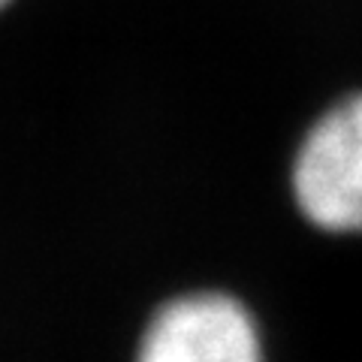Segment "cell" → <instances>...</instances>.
Here are the masks:
<instances>
[{
    "label": "cell",
    "mask_w": 362,
    "mask_h": 362,
    "mask_svg": "<svg viewBox=\"0 0 362 362\" xmlns=\"http://www.w3.org/2000/svg\"><path fill=\"white\" fill-rule=\"evenodd\" d=\"M290 181L311 226L335 235L362 233V90L341 97L308 127Z\"/></svg>",
    "instance_id": "cell-1"
},
{
    "label": "cell",
    "mask_w": 362,
    "mask_h": 362,
    "mask_svg": "<svg viewBox=\"0 0 362 362\" xmlns=\"http://www.w3.org/2000/svg\"><path fill=\"white\" fill-rule=\"evenodd\" d=\"M136 362H266L254 314L226 293H187L157 308Z\"/></svg>",
    "instance_id": "cell-2"
},
{
    "label": "cell",
    "mask_w": 362,
    "mask_h": 362,
    "mask_svg": "<svg viewBox=\"0 0 362 362\" xmlns=\"http://www.w3.org/2000/svg\"><path fill=\"white\" fill-rule=\"evenodd\" d=\"M6 4H9V0H0V9H4V6H6Z\"/></svg>",
    "instance_id": "cell-3"
}]
</instances>
